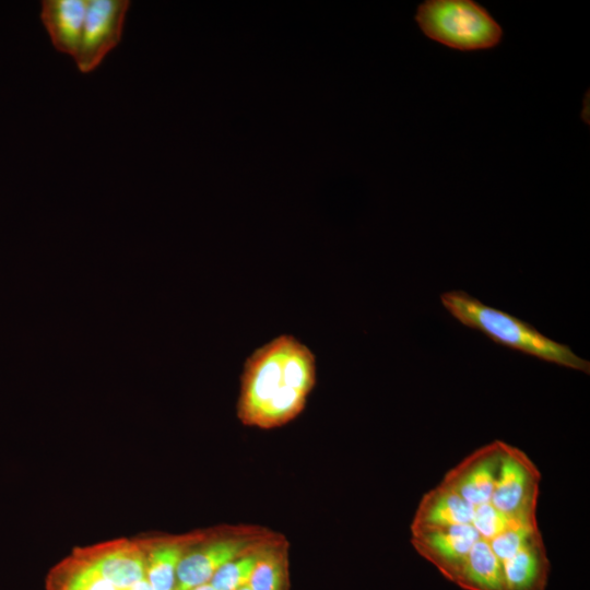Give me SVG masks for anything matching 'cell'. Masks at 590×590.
<instances>
[{
  "mask_svg": "<svg viewBox=\"0 0 590 590\" xmlns=\"http://www.w3.org/2000/svg\"><path fill=\"white\" fill-rule=\"evenodd\" d=\"M316 380L314 352L296 337L280 334L246 358L237 416L247 426H283L303 412Z\"/></svg>",
  "mask_w": 590,
  "mask_h": 590,
  "instance_id": "6da1fadb",
  "label": "cell"
},
{
  "mask_svg": "<svg viewBox=\"0 0 590 590\" xmlns=\"http://www.w3.org/2000/svg\"><path fill=\"white\" fill-rule=\"evenodd\" d=\"M440 302L459 322L482 332L497 344L587 375L590 373V362L578 356L568 345L547 338L506 311L483 304L467 292L442 293Z\"/></svg>",
  "mask_w": 590,
  "mask_h": 590,
  "instance_id": "7a4b0ae2",
  "label": "cell"
},
{
  "mask_svg": "<svg viewBox=\"0 0 590 590\" xmlns=\"http://www.w3.org/2000/svg\"><path fill=\"white\" fill-rule=\"evenodd\" d=\"M415 21L426 37L460 51L492 49L504 35L494 16L473 0L423 1Z\"/></svg>",
  "mask_w": 590,
  "mask_h": 590,
  "instance_id": "3957f363",
  "label": "cell"
},
{
  "mask_svg": "<svg viewBox=\"0 0 590 590\" xmlns=\"http://www.w3.org/2000/svg\"><path fill=\"white\" fill-rule=\"evenodd\" d=\"M270 535L272 533L245 527L200 531L179 563L175 590H190L210 582L226 563Z\"/></svg>",
  "mask_w": 590,
  "mask_h": 590,
  "instance_id": "277c9868",
  "label": "cell"
},
{
  "mask_svg": "<svg viewBox=\"0 0 590 590\" xmlns=\"http://www.w3.org/2000/svg\"><path fill=\"white\" fill-rule=\"evenodd\" d=\"M541 474L519 448L502 441L500 464L492 494V505L510 518H536Z\"/></svg>",
  "mask_w": 590,
  "mask_h": 590,
  "instance_id": "5b68a950",
  "label": "cell"
},
{
  "mask_svg": "<svg viewBox=\"0 0 590 590\" xmlns=\"http://www.w3.org/2000/svg\"><path fill=\"white\" fill-rule=\"evenodd\" d=\"M129 0H87L83 35L74 60L86 74L94 71L120 43Z\"/></svg>",
  "mask_w": 590,
  "mask_h": 590,
  "instance_id": "8992f818",
  "label": "cell"
},
{
  "mask_svg": "<svg viewBox=\"0 0 590 590\" xmlns=\"http://www.w3.org/2000/svg\"><path fill=\"white\" fill-rule=\"evenodd\" d=\"M85 566L123 590L145 578V553L140 540H115L74 553Z\"/></svg>",
  "mask_w": 590,
  "mask_h": 590,
  "instance_id": "52a82bcc",
  "label": "cell"
},
{
  "mask_svg": "<svg viewBox=\"0 0 590 590\" xmlns=\"http://www.w3.org/2000/svg\"><path fill=\"white\" fill-rule=\"evenodd\" d=\"M87 0H44L40 20L56 50L75 60L83 35Z\"/></svg>",
  "mask_w": 590,
  "mask_h": 590,
  "instance_id": "ba28073f",
  "label": "cell"
},
{
  "mask_svg": "<svg viewBox=\"0 0 590 590\" xmlns=\"http://www.w3.org/2000/svg\"><path fill=\"white\" fill-rule=\"evenodd\" d=\"M199 532L140 540L145 553V578L152 590H175L179 563Z\"/></svg>",
  "mask_w": 590,
  "mask_h": 590,
  "instance_id": "9c48e42d",
  "label": "cell"
},
{
  "mask_svg": "<svg viewBox=\"0 0 590 590\" xmlns=\"http://www.w3.org/2000/svg\"><path fill=\"white\" fill-rule=\"evenodd\" d=\"M288 559L286 541L276 535L264 548L252 573L251 590H287Z\"/></svg>",
  "mask_w": 590,
  "mask_h": 590,
  "instance_id": "30bf717a",
  "label": "cell"
},
{
  "mask_svg": "<svg viewBox=\"0 0 590 590\" xmlns=\"http://www.w3.org/2000/svg\"><path fill=\"white\" fill-rule=\"evenodd\" d=\"M272 534L261 543L238 555L220 568L210 580L216 590H239L249 586L252 573L267 545L275 538Z\"/></svg>",
  "mask_w": 590,
  "mask_h": 590,
  "instance_id": "8fae6325",
  "label": "cell"
},
{
  "mask_svg": "<svg viewBox=\"0 0 590 590\" xmlns=\"http://www.w3.org/2000/svg\"><path fill=\"white\" fill-rule=\"evenodd\" d=\"M79 590H120V589H118L115 585H113L108 580L102 577L95 576L91 578Z\"/></svg>",
  "mask_w": 590,
  "mask_h": 590,
  "instance_id": "7c38bea8",
  "label": "cell"
},
{
  "mask_svg": "<svg viewBox=\"0 0 590 590\" xmlns=\"http://www.w3.org/2000/svg\"><path fill=\"white\" fill-rule=\"evenodd\" d=\"M123 590H152V588L146 578H144Z\"/></svg>",
  "mask_w": 590,
  "mask_h": 590,
  "instance_id": "4fadbf2b",
  "label": "cell"
},
{
  "mask_svg": "<svg viewBox=\"0 0 590 590\" xmlns=\"http://www.w3.org/2000/svg\"><path fill=\"white\" fill-rule=\"evenodd\" d=\"M190 590H216L214 589L209 582L208 583H204V585H201V586H198V587H194Z\"/></svg>",
  "mask_w": 590,
  "mask_h": 590,
  "instance_id": "5bb4252c",
  "label": "cell"
},
{
  "mask_svg": "<svg viewBox=\"0 0 590 590\" xmlns=\"http://www.w3.org/2000/svg\"><path fill=\"white\" fill-rule=\"evenodd\" d=\"M239 590H251V588L249 586H246V587H244V588H241Z\"/></svg>",
  "mask_w": 590,
  "mask_h": 590,
  "instance_id": "9a60e30c",
  "label": "cell"
}]
</instances>
